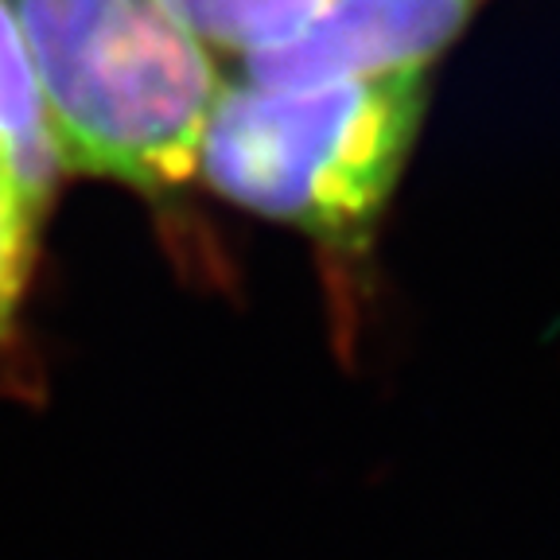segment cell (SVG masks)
Here are the masks:
<instances>
[{"label":"cell","mask_w":560,"mask_h":560,"mask_svg":"<svg viewBox=\"0 0 560 560\" xmlns=\"http://www.w3.org/2000/svg\"><path fill=\"white\" fill-rule=\"evenodd\" d=\"M62 172L184 187L219 97L207 47L160 0H9Z\"/></svg>","instance_id":"obj_1"},{"label":"cell","mask_w":560,"mask_h":560,"mask_svg":"<svg viewBox=\"0 0 560 560\" xmlns=\"http://www.w3.org/2000/svg\"><path fill=\"white\" fill-rule=\"evenodd\" d=\"M424 70L319 86H222L199 167L222 199L304 230L324 249H362L424 121Z\"/></svg>","instance_id":"obj_2"},{"label":"cell","mask_w":560,"mask_h":560,"mask_svg":"<svg viewBox=\"0 0 560 560\" xmlns=\"http://www.w3.org/2000/svg\"><path fill=\"white\" fill-rule=\"evenodd\" d=\"M482 0H319L296 39L245 59V82L319 86L359 74L424 70L471 24Z\"/></svg>","instance_id":"obj_3"},{"label":"cell","mask_w":560,"mask_h":560,"mask_svg":"<svg viewBox=\"0 0 560 560\" xmlns=\"http://www.w3.org/2000/svg\"><path fill=\"white\" fill-rule=\"evenodd\" d=\"M0 152L12 160L27 191L47 207L62 167L9 0H0Z\"/></svg>","instance_id":"obj_4"},{"label":"cell","mask_w":560,"mask_h":560,"mask_svg":"<svg viewBox=\"0 0 560 560\" xmlns=\"http://www.w3.org/2000/svg\"><path fill=\"white\" fill-rule=\"evenodd\" d=\"M164 12L202 47L261 55L296 39L319 0H160Z\"/></svg>","instance_id":"obj_5"},{"label":"cell","mask_w":560,"mask_h":560,"mask_svg":"<svg viewBox=\"0 0 560 560\" xmlns=\"http://www.w3.org/2000/svg\"><path fill=\"white\" fill-rule=\"evenodd\" d=\"M39 214H44V202L27 191L12 160L0 152V319L16 307L32 277Z\"/></svg>","instance_id":"obj_6"}]
</instances>
